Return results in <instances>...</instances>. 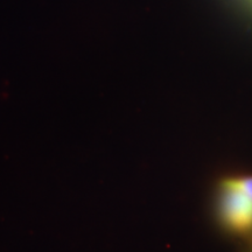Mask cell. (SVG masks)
I'll return each mask as SVG.
<instances>
[{"label":"cell","instance_id":"1","mask_svg":"<svg viewBox=\"0 0 252 252\" xmlns=\"http://www.w3.org/2000/svg\"><path fill=\"white\" fill-rule=\"evenodd\" d=\"M219 212L225 228L237 234H252V200L236 178L220 184Z\"/></svg>","mask_w":252,"mask_h":252},{"label":"cell","instance_id":"3","mask_svg":"<svg viewBox=\"0 0 252 252\" xmlns=\"http://www.w3.org/2000/svg\"><path fill=\"white\" fill-rule=\"evenodd\" d=\"M248 252H252V242L250 243V245H249V249H248Z\"/></svg>","mask_w":252,"mask_h":252},{"label":"cell","instance_id":"2","mask_svg":"<svg viewBox=\"0 0 252 252\" xmlns=\"http://www.w3.org/2000/svg\"><path fill=\"white\" fill-rule=\"evenodd\" d=\"M237 179L238 185L241 186L242 189L247 193L252 200V176H243V178H236Z\"/></svg>","mask_w":252,"mask_h":252}]
</instances>
